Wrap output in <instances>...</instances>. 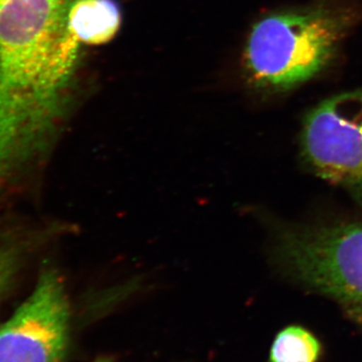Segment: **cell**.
Returning <instances> with one entry per match:
<instances>
[{
  "mask_svg": "<svg viewBox=\"0 0 362 362\" xmlns=\"http://www.w3.org/2000/svg\"><path fill=\"white\" fill-rule=\"evenodd\" d=\"M362 11L338 0L268 14L252 26L245 66L250 82L265 92L283 93L308 82L337 57Z\"/></svg>",
  "mask_w": 362,
  "mask_h": 362,
  "instance_id": "1",
  "label": "cell"
},
{
  "mask_svg": "<svg viewBox=\"0 0 362 362\" xmlns=\"http://www.w3.org/2000/svg\"><path fill=\"white\" fill-rule=\"evenodd\" d=\"M276 257L290 277L334 300L362 327V223L283 230Z\"/></svg>",
  "mask_w": 362,
  "mask_h": 362,
  "instance_id": "2",
  "label": "cell"
},
{
  "mask_svg": "<svg viewBox=\"0 0 362 362\" xmlns=\"http://www.w3.org/2000/svg\"><path fill=\"white\" fill-rule=\"evenodd\" d=\"M300 147L307 168L362 204V88L312 109L303 121Z\"/></svg>",
  "mask_w": 362,
  "mask_h": 362,
  "instance_id": "3",
  "label": "cell"
},
{
  "mask_svg": "<svg viewBox=\"0 0 362 362\" xmlns=\"http://www.w3.org/2000/svg\"><path fill=\"white\" fill-rule=\"evenodd\" d=\"M71 318L65 280L47 263L30 294L0 324V362H63Z\"/></svg>",
  "mask_w": 362,
  "mask_h": 362,
  "instance_id": "4",
  "label": "cell"
},
{
  "mask_svg": "<svg viewBox=\"0 0 362 362\" xmlns=\"http://www.w3.org/2000/svg\"><path fill=\"white\" fill-rule=\"evenodd\" d=\"M56 226L11 218L0 223V306L21 284L40 252L58 233Z\"/></svg>",
  "mask_w": 362,
  "mask_h": 362,
  "instance_id": "5",
  "label": "cell"
},
{
  "mask_svg": "<svg viewBox=\"0 0 362 362\" xmlns=\"http://www.w3.org/2000/svg\"><path fill=\"white\" fill-rule=\"evenodd\" d=\"M120 25V8L114 0H73L69 8V30L84 44H107Z\"/></svg>",
  "mask_w": 362,
  "mask_h": 362,
  "instance_id": "6",
  "label": "cell"
},
{
  "mask_svg": "<svg viewBox=\"0 0 362 362\" xmlns=\"http://www.w3.org/2000/svg\"><path fill=\"white\" fill-rule=\"evenodd\" d=\"M321 344L311 332L300 326H289L279 332L269 362H317Z\"/></svg>",
  "mask_w": 362,
  "mask_h": 362,
  "instance_id": "7",
  "label": "cell"
},
{
  "mask_svg": "<svg viewBox=\"0 0 362 362\" xmlns=\"http://www.w3.org/2000/svg\"><path fill=\"white\" fill-rule=\"evenodd\" d=\"M95 362H111V361H108V359H106V358H101V359H98V361H95Z\"/></svg>",
  "mask_w": 362,
  "mask_h": 362,
  "instance_id": "8",
  "label": "cell"
}]
</instances>
